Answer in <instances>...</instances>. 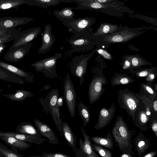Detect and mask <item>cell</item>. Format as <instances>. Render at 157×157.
Here are the masks:
<instances>
[{
    "mask_svg": "<svg viewBox=\"0 0 157 157\" xmlns=\"http://www.w3.org/2000/svg\"><path fill=\"white\" fill-rule=\"evenodd\" d=\"M97 51L105 59L109 60L112 59L111 55L106 51L101 49L97 50Z\"/></svg>",
    "mask_w": 157,
    "mask_h": 157,
    "instance_id": "b9f144b4",
    "label": "cell"
},
{
    "mask_svg": "<svg viewBox=\"0 0 157 157\" xmlns=\"http://www.w3.org/2000/svg\"><path fill=\"white\" fill-rule=\"evenodd\" d=\"M16 132L18 133L35 136L44 141L46 140L42 138L37 129L30 122H22L20 123L16 128Z\"/></svg>",
    "mask_w": 157,
    "mask_h": 157,
    "instance_id": "d6986e66",
    "label": "cell"
},
{
    "mask_svg": "<svg viewBox=\"0 0 157 157\" xmlns=\"http://www.w3.org/2000/svg\"><path fill=\"white\" fill-rule=\"evenodd\" d=\"M62 57V53H56L52 56L33 63L31 66L35 67L36 71L42 72L45 76L54 78L58 77L56 70L57 61Z\"/></svg>",
    "mask_w": 157,
    "mask_h": 157,
    "instance_id": "277c9868",
    "label": "cell"
},
{
    "mask_svg": "<svg viewBox=\"0 0 157 157\" xmlns=\"http://www.w3.org/2000/svg\"><path fill=\"white\" fill-rule=\"evenodd\" d=\"M1 140L11 147V149L16 152L18 149L20 151L25 150L31 147V144L25 141L19 140L14 137L6 136H0Z\"/></svg>",
    "mask_w": 157,
    "mask_h": 157,
    "instance_id": "ac0fdd59",
    "label": "cell"
},
{
    "mask_svg": "<svg viewBox=\"0 0 157 157\" xmlns=\"http://www.w3.org/2000/svg\"><path fill=\"white\" fill-rule=\"evenodd\" d=\"M34 19L29 17H0V29L15 28L17 26L26 25Z\"/></svg>",
    "mask_w": 157,
    "mask_h": 157,
    "instance_id": "5bb4252c",
    "label": "cell"
},
{
    "mask_svg": "<svg viewBox=\"0 0 157 157\" xmlns=\"http://www.w3.org/2000/svg\"><path fill=\"white\" fill-rule=\"evenodd\" d=\"M90 139L95 144L111 150L113 148L114 142L109 131L105 137L95 136L91 137Z\"/></svg>",
    "mask_w": 157,
    "mask_h": 157,
    "instance_id": "484cf974",
    "label": "cell"
},
{
    "mask_svg": "<svg viewBox=\"0 0 157 157\" xmlns=\"http://www.w3.org/2000/svg\"><path fill=\"white\" fill-rule=\"evenodd\" d=\"M153 74L152 70L149 69L143 70L136 73V75L138 77H148L150 75Z\"/></svg>",
    "mask_w": 157,
    "mask_h": 157,
    "instance_id": "60d3db41",
    "label": "cell"
},
{
    "mask_svg": "<svg viewBox=\"0 0 157 157\" xmlns=\"http://www.w3.org/2000/svg\"><path fill=\"white\" fill-rule=\"evenodd\" d=\"M151 127L155 134L156 137H157V121L156 119H153L151 124Z\"/></svg>",
    "mask_w": 157,
    "mask_h": 157,
    "instance_id": "7bdbcfd3",
    "label": "cell"
},
{
    "mask_svg": "<svg viewBox=\"0 0 157 157\" xmlns=\"http://www.w3.org/2000/svg\"><path fill=\"white\" fill-rule=\"evenodd\" d=\"M51 24H46L44 25V30L42 33V44L38 53L44 54L51 49L56 40L55 36L52 33Z\"/></svg>",
    "mask_w": 157,
    "mask_h": 157,
    "instance_id": "4fadbf2b",
    "label": "cell"
},
{
    "mask_svg": "<svg viewBox=\"0 0 157 157\" xmlns=\"http://www.w3.org/2000/svg\"><path fill=\"white\" fill-rule=\"evenodd\" d=\"M57 104L59 107L63 106V100L61 97L60 98H59L57 101Z\"/></svg>",
    "mask_w": 157,
    "mask_h": 157,
    "instance_id": "bcb514c9",
    "label": "cell"
},
{
    "mask_svg": "<svg viewBox=\"0 0 157 157\" xmlns=\"http://www.w3.org/2000/svg\"><path fill=\"white\" fill-rule=\"evenodd\" d=\"M64 98L66 101L70 117L75 116L76 94L72 81L69 73L66 74L63 84Z\"/></svg>",
    "mask_w": 157,
    "mask_h": 157,
    "instance_id": "52a82bcc",
    "label": "cell"
},
{
    "mask_svg": "<svg viewBox=\"0 0 157 157\" xmlns=\"http://www.w3.org/2000/svg\"><path fill=\"white\" fill-rule=\"evenodd\" d=\"M2 91V89H0V93H1ZM0 97H1V95L0 94Z\"/></svg>",
    "mask_w": 157,
    "mask_h": 157,
    "instance_id": "db71d44e",
    "label": "cell"
},
{
    "mask_svg": "<svg viewBox=\"0 0 157 157\" xmlns=\"http://www.w3.org/2000/svg\"><path fill=\"white\" fill-rule=\"evenodd\" d=\"M60 3L59 0H28L26 4L47 9L49 6H56Z\"/></svg>",
    "mask_w": 157,
    "mask_h": 157,
    "instance_id": "f546056e",
    "label": "cell"
},
{
    "mask_svg": "<svg viewBox=\"0 0 157 157\" xmlns=\"http://www.w3.org/2000/svg\"><path fill=\"white\" fill-rule=\"evenodd\" d=\"M0 136H6L14 137L19 140L40 145L44 141L31 135L24 134L16 132H2L0 131Z\"/></svg>",
    "mask_w": 157,
    "mask_h": 157,
    "instance_id": "ffe728a7",
    "label": "cell"
},
{
    "mask_svg": "<svg viewBox=\"0 0 157 157\" xmlns=\"http://www.w3.org/2000/svg\"><path fill=\"white\" fill-rule=\"evenodd\" d=\"M81 129L83 136V141L81 138L79 140V147L76 151H73L75 156L76 157H99L92 147L89 136L82 127Z\"/></svg>",
    "mask_w": 157,
    "mask_h": 157,
    "instance_id": "30bf717a",
    "label": "cell"
},
{
    "mask_svg": "<svg viewBox=\"0 0 157 157\" xmlns=\"http://www.w3.org/2000/svg\"><path fill=\"white\" fill-rule=\"evenodd\" d=\"M0 67L22 78L25 82H32L34 81V77L32 74L17 67L1 61Z\"/></svg>",
    "mask_w": 157,
    "mask_h": 157,
    "instance_id": "e0dca14e",
    "label": "cell"
},
{
    "mask_svg": "<svg viewBox=\"0 0 157 157\" xmlns=\"http://www.w3.org/2000/svg\"><path fill=\"white\" fill-rule=\"evenodd\" d=\"M155 89L156 91H157V84H155Z\"/></svg>",
    "mask_w": 157,
    "mask_h": 157,
    "instance_id": "f5cc1de1",
    "label": "cell"
},
{
    "mask_svg": "<svg viewBox=\"0 0 157 157\" xmlns=\"http://www.w3.org/2000/svg\"><path fill=\"white\" fill-rule=\"evenodd\" d=\"M29 157H45L42 156H34V155H29Z\"/></svg>",
    "mask_w": 157,
    "mask_h": 157,
    "instance_id": "816d5d0a",
    "label": "cell"
},
{
    "mask_svg": "<svg viewBox=\"0 0 157 157\" xmlns=\"http://www.w3.org/2000/svg\"><path fill=\"white\" fill-rule=\"evenodd\" d=\"M34 123L36 128L42 136L47 138L48 143L53 145L59 144V141L52 129L48 124L39 120L35 119Z\"/></svg>",
    "mask_w": 157,
    "mask_h": 157,
    "instance_id": "2e32d148",
    "label": "cell"
},
{
    "mask_svg": "<svg viewBox=\"0 0 157 157\" xmlns=\"http://www.w3.org/2000/svg\"><path fill=\"white\" fill-rule=\"evenodd\" d=\"M27 1L28 0H0V10L17 9L19 6L27 4Z\"/></svg>",
    "mask_w": 157,
    "mask_h": 157,
    "instance_id": "d4e9b609",
    "label": "cell"
},
{
    "mask_svg": "<svg viewBox=\"0 0 157 157\" xmlns=\"http://www.w3.org/2000/svg\"><path fill=\"white\" fill-rule=\"evenodd\" d=\"M149 120L146 110H141L139 112L137 111L133 124L136 126L139 127L140 130L145 131L147 128V124Z\"/></svg>",
    "mask_w": 157,
    "mask_h": 157,
    "instance_id": "83f0119b",
    "label": "cell"
},
{
    "mask_svg": "<svg viewBox=\"0 0 157 157\" xmlns=\"http://www.w3.org/2000/svg\"><path fill=\"white\" fill-rule=\"evenodd\" d=\"M116 108L113 103L109 109L105 107L102 108L100 111L98 121L94 126V128L98 130L107 126L113 119Z\"/></svg>",
    "mask_w": 157,
    "mask_h": 157,
    "instance_id": "9a60e30c",
    "label": "cell"
},
{
    "mask_svg": "<svg viewBox=\"0 0 157 157\" xmlns=\"http://www.w3.org/2000/svg\"><path fill=\"white\" fill-rule=\"evenodd\" d=\"M94 21L93 18L86 17L75 18L70 22L62 24L68 28L69 32L75 34L86 30L90 31V27Z\"/></svg>",
    "mask_w": 157,
    "mask_h": 157,
    "instance_id": "8fae6325",
    "label": "cell"
},
{
    "mask_svg": "<svg viewBox=\"0 0 157 157\" xmlns=\"http://www.w3.org/2000/svg\"><path fill=\"white\" fill-rule=\"evenodd\" d=\"M0 157H4L0 153Z\"/></svg>",
    "mask_w": 157,
    "mask_h": 157,
    "instance_id": "11a10c76",
    "label": "cell"
},
{
    "mask_svg": "<svg viewBox=\"0 0 157 157\" xmlns=\"http://www.w3.org/2000/svg\"><path fill=\"white\" fill-rule=\"evenodd\" d=\"M68 42L71 46V49L66 52L64 55L68 56H71L74 52L81 51L84 52L90 49L93 45L90 36L87 30L75 34Z\"/></svg>",
    "mask_w": 157,
    "mask_h": 157,
    "instance_id": "5b68a950",
    "label": "cell"
},
{
    "mask_svg": "<svg viewBox=\"0 0 157 157\" xmlns=\"http://www.w3.org/2000/svg\"><path fill=\"white\" fill-rule=\"evenodd\" d=\"M112 133L115 142L122 154L132 153V133L121 116L117 117L112 129Z\"/></svg>",
    "mask_w": 157,
    "mask_h": 157,
    "instance_id": "6da1fadb",
    "label": "cell"
},
{
    "mask_svg": "<svg viewBox=\"0 0 157 157\" xmlns=\"http://www.w3.org/2000/svg\"><path fill=\"white\" fill-rule=\"evenodd\" d=\"M77 107L79 114L83 121V126L85 127L88 123L90 114L88 107L82 101H79L77 104Z\"/></svg>",
    "mask_w": 157,
    "mask_h": 157,
    "instance_id": "1f68e13d",
    "label": "cell"
},
{
    "mask_svg": "<svg viewBox=\"0 0 157 157\" xmlns=\"http://www.w3.org/2000/svg\"><path fill=\"white\" fill-rule=\"evenodd\" d=\"M6 47V45L5 44V43H3L0 44V54L3 52L4 50Z\"/></svg>",
    "mask_w": 157,
    "mask_h": 157,
    "instance_id": "7dc6e473",
    "label": "cell"
},
{
    "mask_svg": "<svg viewBox=\"0 0 157 157\" xmlns=\"http://www.w3.org/2000/svg\"><path fill=\"white\" fill-rule=\"evenodd\" d=\"M0 80L19 84H24L25 82L22 78L0 67Z\"/></svg>",
    "mask_w": 157,
    "mask_h": 157,
    "instance_id": "4316f807",
    "label": "cell"
},
{
    "mask_svg": "<svg viewBox=\"0 0 157 157\" xmlns=\"http://www.w3.org/2000/svg\"><path fill=\"white\" fill-rule=\"evenodd\" d=\"M157 151H153L148 153L143 157H154L157 154Z\"/></svg>",
    "mask_w": 157,
    "mask_h": 157,
    "instance_id": "ee69618b",
    "label": "cell"
},
{
    "mask_svg": "<svg viewBox=\"0 0 157 157\" xmlns=\"http://www.w3.org/2000/svg\"><path fill=\"white\" fill-rule=\"evenodd\" d=\"M133 67L141 66L146 64V63L142 59L139 57L132 56H129L128 59Z\"/></svg>",
    "mask_w": 157,
    "mask_h": 157,
    "instance_id": "8d00e7d4",
    "label": "cell"
},
{
    "mask_svg": "<svg viewBox=\"0 0 157 157\" xmlns=\"http://www.w3.org/2000/svg\"><path fill=\"white\" fill-rule=\"evenodd\" d=\"M134 144L139 157H142L150 146L149 140L141 132L135 138Z\"/></svg>",
    "mask_w": 157,
    "mask_h": 157,
    "instance_id": "7402d4cb",
    "label": "cell"
},
{
    "mask_svg": "<svg viewBox=\"0 0 157 157\" xmlns=\"http://www.w3.org/2000/svg\"><path fill=\"white\" fill-rule=\"evenodd\" d=\"M15 28L7 29L3 28L0 29V37L6 35L18 32Z\"/></svg>",
    "mask_w": 157,
    "mask_h": 157,
    "instance_id": "f35d334b",
    "label": "cell"
},
{
    "mask_svg": "<svg viewBox=\"0 0 157 157\" xmlns=\"http://www.w3.org/2000/svg\"><path fill=\"white\" fill-rule=\"evenodd\" d=\"M95 151L102 157H113L112 152L103 147L95 144H92Z\"/></svg>",
    "mask_w": 157,
    "mask_h": 157,
    "instance_id": "d590c367",
    "label": "cell"
},
{
    "mask_svg": "<svg viewBox=\"0 0 157 157\" xmlns=\"http://www.w3.org/2000/svg\"><path fill=\"white\" fill-rule=\"evenodd\" d=\"M140 92L142 96L147 97L152 101L154 100L157 96L156 92L150 85L147 83L141 84Z\"/></svg>",
    "mask_w": 157,
    "mask_h": 157,
    "instance_id": "836d02e7",
    "label": "cell"
},
{
    "mask_svg": "<svg viewBox=\"0 0 157 157\" xmlns=\"http://www.w3.org/2000/svg\"><path fill=\"white\" fill-rule=\"evenodd\" d=\"M94 1L103 4L104 3H107L112 1L111 0H94Z\"/></svg>",
    "mask_w": 157,
    "mask_h": 157,
    "instance_id": "f6af8a7d",
    "label": "cell"
},
{
    "mask_svg": "<svg viewBox=\"0 0 157 157\" xmlns=\"http://www.w3.org/2000/svg\"><path fill=\"white\" fill-rule=\"evenodd\" d=\"M32 45V43L30 42L19 46L12 51H8L4 55V59L6 61L14 63L21 60L27 55Z\"/></svg>",
    "mask_w": 157,
    "mask_h": 157,
    "instance_id": "7c38bea8",
    "label": "cell"
},
{
    "mask_svg": "<svg viewBox=\"0 0 157 157\" xmlns=\"http://www.w3.org/2000/svg\"><path fill=\"white\" fill-rule=\"evenodd\" d=\"M130 65V61L128 60H126L125 61L124 64V67L125 68H128L129 67Z\"/></svg>",
    "mask_w": 157,
    "mask_h": 157,
    "instance_id": "f907efd6",
    "label": "cell"
},
{
    "mask_svg": "<svg viewBox=\"0 0 157 157\" xmlns=\"http://www.w3.org/2000/svg\"><path fill=\"white\" fill-rule=\"evenodd\" d=\"M0 153L4 157H24L22 155L8 148L0 142Z\"/></svg>",
    "mask_w": 157,
    "mask_h": 157,
    "instance_id": "e575fe53",
    "label": "cell"
},
{
    "mask_svg": "<svg viewBox=\"0 0 157 157\" xmlns=\"http://www.w3.org/2000/svg\"><path fill=\"white\" fill-rule=\"evenodd\" d=\"M63 130V135L68 145L73 151H76L78 149L76 147V138L73 132L68 123L62 121Z\"/></svg>",
    "mask_w": 157,
    "mask_h": 157,
    "instance_id": "cb8c5ba5",
    "label": "cell"
},
{
    "mask_svg": "<svg viewBox=\"0 0 157 157\" xmlns=\"http://www.w3.org/2000/svg\"><path fill=\"white\" fill-rule=\"evenodd\" d=\"M153 108L154 111L155 112H157V101L155 100L154 101L153 104Z\"/></svg>",
    "mask_w": 157,
    "mask_h": 157,
    "instance_id": "c3c4849f",
    "label": "cell"
},
{
    "mask_svg": "<svg viewBox=\"0 0 157 157\" xmlns=\"http://www.w3.org/2000/svg\"><path fill=\"white\" fill-rule=\"evenodd\" d=\"M18 32L0 37V44L14 40L16 34Z\"/></svg>",
    "mask_w": 157,
    "mask_h": 157,
    "instance_id": "74e56055",
    "label": "cell"
},
{
    "mask_svg": "<svg viewBox=\"0 0 157 157\" xmlns=\"http://www.w3.org/2000/svg\"><path fill=\"white\" fill-rule=\"evenodd\" d=\"M75 7H66L63 8L61 10H55L53 12L54 15L61 21L62 23L70 22L74 20L75 14L73 11Z\"/></svg>",
    "mask_w": 157,
    "mask_h": 157,
    "instance_id": "44dd1931",
    "label": "cell"
},
{
    "mask_svg": "<svg viewBox=\"0 0 157 157\" xmlns=\"http://www.w3.org/2000/svg\"><path fill=\"white\" fill-rule=\"evenodd\" d=\"M135 80L126 75L117 74L114 76L111 80L113 86L121 84H128L134 82Z\"/></svg>",
    "mask_w": 157,
    "mask_h": 157,
    "instance_id": "d6a6232c",
    "label": "cell"
},
{
    "mask_svg": "<svg viewBox=\"0 0 157 157\" xmlns=\"http://www.w3.org/2000/svg\"><path fill=\"white\" fill-rule=\"evenodd\" d=\"M2 95L11 101H21L28 98L32 97L33 94L29 91L23 90H17L14 93L3 94Z\"/></svg>",
    "mask_w": 157,
    "mask_h": 157,
    "instance_id": "f1b7e54d",
    "label": "cell"
},
{
    "mask_svg": "<svg viewBox=\"0 0 157 157\" xmlns=\"http://www.w3.org/2000/svg\"><path fill=\"white\" fill-rule=\"evenodd\" d=\"M118 26L116 25L109 23L101 24L96 32L92 33V36H97L108 33H112L117 30Z\"/></svg>",
    "mask_w": 157,
    "mask_h": 157,
    "instance_id": "4dcf8cb0",
    "label": "cell"
},
{
    "mask_svg": "<svg viewBox=\"0 0 157 157\" xmlns=\"http://www.w3.org/2000/svg\"><path fill=\"white\" fill-rule=\"evenodd\" d=\"M137 94L127 89L119 90L117 100L120 107L124 109L134 123L141 102Z\"/></svg>",
    "mask_w": 157,
    "mask_h": 157,
    "instance_id": "3957f363",
    "label": "cell"
},
{
    "mask_svg": "<svg viewBox=\"0 0 157 157\" xmlns=\"http://www.w3.org/2000/svg\"><path fill=\"white\" fill-rule=\"evenodd\" d=\"M96 51L95 49L89 54H81L75 56L72 59L70 70L72 74L79 78L81 86L82 85L84 81L87 63Z\"/></svg>",
    "mask_w": 157,
    "mask_h": 157,
    "instance_id": "8992f818",
    "label": "cell"
},
{
    "mask_svg": "<svg viewBox=\"0 0 157 157\" xmlns=\"http://www.w3.org/2000/svg\"><path fill=\"white\" fill-rule=\"evenodd\" d=\"M59 98L58 90L54 89L49 92L44 98H40L39 101L46 112L50 113L60 135L62 136V121L60 118L59 107L57 104Z\"/></svg>",
    "mask_w": 157,
    "mask_h": 157,
    "instance_id": "7a4b0ae2",
    "label": "cell"
},
{
    "mask_svg": "<svg viewBox=\"0 0 157 157\" xmlns=\"http://www.w3.org/2000/svg\"><path fill=\"white\" fill-rule=\"evenodd\" d=\"M41 32L40 27H34L21 31H18L15 36L14 42L8 51H12L19 46L31 42L32 40L37 38Z\"/></svg>",
    "mask_w": 157,
    "mask_h": 157,
    "instance_id": "ba28073f",
    "label": "cell"
},
{
    "mask_svg": "<svg viewBox=\"0 0 157 157\" xmlns=\"http://www.w3.org/2000/svg\"><path fill=\"white\" fill-rule=\"evenodd\" d=\"M119 157H133L131 154L124 153L121 155Z\"/></svg>",
    "mask_w": 157,
    "mask_h": 157,
    "instance_id": "681fc988",
    "label": "cell"
},
{
    "mask_svg": "<svg viewBox=\"0 0 157 157\" xmlns=\"http://www.w3.org/2000/svg\"><path fill=\"white\" fill-rule=\"evenodd\" d=\"M136 33L132 32L122 31L105 36V39L110 43L122 42L133 38Z\"/></svg>",
    "mask_w": 157,
    "mask_h": 157,
    "instance_id": "603a6c76",
    "label": "cell"
},
{
    "mask_svg": "<svg viewBox=\"0 0 157 157\" xmlns=\"http://www.w3.org/2000/svg\"><path fill=\"white\" fill-rule=\"evenodd\" d=\"M106 83V78L103 75H96L93 77L88 92L90 104H93L99 99L103 92V86Z\"/></svg>",
    "mask_w": 157,
    "mask_h": 157,
    "instance_id": "9c48e42d",
    "label": "cell"
},
{
    "mask_svg": "<svg viewBox=\"0 0 157 157\" xmlns=\"http://www.w3.org/2000/svg\"><path fill=\"white\" fill-rule=\"evenodd\" d=\"M41 156L45 157H70L65 154L59 153H43Z\"/></svg>",
    "mask_w": 157,
    "mask_h": 157,
    "instance_id": "ab89813d",
    "label": "cell"
}]
</instances>
